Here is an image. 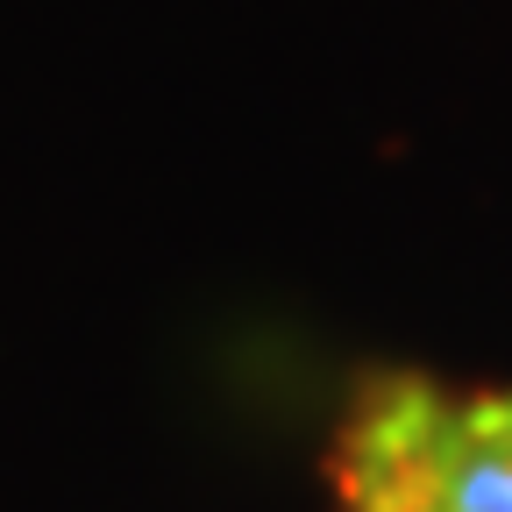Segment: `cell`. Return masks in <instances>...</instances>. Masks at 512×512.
<instances>
[{"instance_id":"cell-2","label":"cell","mask_w":512,"mask_h":512,"mask_svg":"<svg viewBox=\"0 0 512 512\" xmlns=\"http://www.w3.org/2000/svg\"><path fill=\"white\" fill-rule=\"evenodd\" d=\"M335 498H342V512H441L434 484L420 470L406 370L370 377L349 399V420L335 434Z\"/></svg>"},{"instance_id":"cell-1","label":"cell","mask_w":512,"mask_h":512,"mask_svg":"<svg viewBox=\"0 0 512 512\" xmlns=\"http://www.w3.org/2000/svg\"><path fill=\"white\" fill-rule=\"evenodd\" d=\"M420 470L441 512H512V392H441L406 377Z\"/></svg>"}]
</instances>
